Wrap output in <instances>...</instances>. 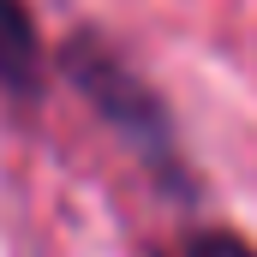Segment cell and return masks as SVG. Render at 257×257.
<instances>
[{
  "mask_svg": "<svg viewBox=\"0 0 257 257\" xmlns=\"http://www.w3.org/2000/svg\"><path fill=\"white\" fill-rule=\"evenodd\" d=\"M66 72H72V84L84 90V102L120 132V138H126V144L168 180V186H174V192H186L180 138H174V120H168L162 96H156L120 54H108L96 36H72V42H66Z\"/></svg>",
  "mask_w": 257,
  "mask_h": 257,
  "instance_id": "cell-1",
  "label": "cell"
},
{
  "mask_svg": "<svg viewBox=\"0 0 257 257\" xmlns=\"http://www.w3.org/2000/svg\"><path fill=\"white\" fill-rule=\"evenodd\" d=\"M0 90L36 96L42 90V36L24 0H0Z\"/></svg>",
  "mask_w": 257,
  "mask_h": 257,
  "instance_id": "cell-2",
  "label": "cell"
},
{
  "mask_svg": "<svg viewBox=\"0 0 257 257\" xmlns=\"http://www.w3.org/2000/svg\"><path fill=\"white\" fill-rule=\"evenodd\" d=\"M174 257H257V245H245V239L227 233V227H203V233H192Z\"/></svg>",
  "mask_w": 257,
  "mask_h": 257,
  "instance_id": "cell-3",
  "label": "cell"
}]
</instances>
